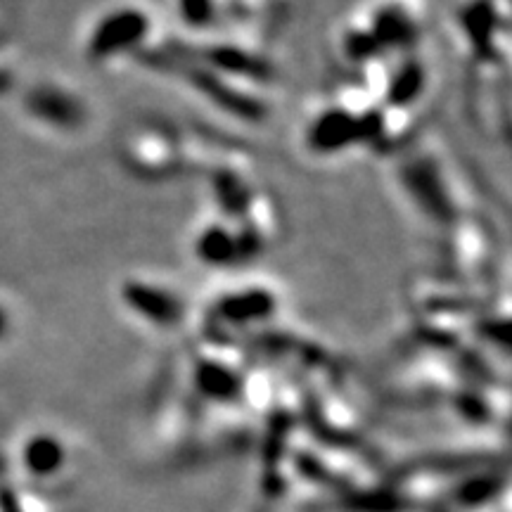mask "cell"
Wrapping results in <instances>:
<instances>
[{
	"label": "cell",
	"instance_id": "cell-1",
	"mask_svg": "<svg viewBox=\"0 0 512 512\" xmlns=\"http://www.w3.org/2000/svg\"><path fill=\"white\" fill-rule=\"evenodd\" d=\"M152 19L138 5H121L105 12L88 36V57L95 62L112 60L128 50H136L150 36Z\"/></svg>",
	"mask_w": 512,
	"mask_h": 512
},
{
	"label": "cell",
	"instance_id": "cell-2",
	"mask_svg": "<svg viewBox=\"0 0 512 512\" xmlns=\"http://www.w3.org/2000/svg\"><path fill=\"white\" fill-rule=\"evenodd\" d=\"M420 12L408 0H377L366 19L356 24L370 36L375 48H408L420 38Z\"/></svg>",
	"mask_w": 512,
	"mask_h": 512
},
{
	"label": "cell",
	"instance_id": "cell-3",
	"mask_svg": "<svg viewBox=\"0 0 512 512\" xmlns=\"http://www.w3.org/2000/svg\"><path fill=\"white\" fill-rule=\"evenodd\" d=\"M368 136L370 128L366 121L354 117V114L344 110V107H335V110H328L316 119V124H313L309 131V143L313 150L330 155V152L361 143V140H366Z\"/></svg>",
	"mask_w": 512,
	"mask_h": 512
},
{
	"label": "cell",
	"instance_id": "cell-4",
	"mask_svg": "<svg viewBox=\"0 0 512 512\" xmlns=\"http://www.w3.org/2000/svg\"><path fill=\"white\" fill-rule=\"evenodd\" d=\"M124 299L138 316L152 320L155 325H176L183 318V304L174 292L164 287L140 283V280H128L124 285Z\"/></svg>",
	"mask_w": 512,
	"mask_h": 512
},
{
	"label": "cell",
	"instance_id": "cell-5",
	"mask_svg": "<svg viewBox=\"0 0 512 512\" xmlns=\"http://www.w3.org/2000/svg\"><path fill=\"white\" fill-rule=\"evenodd\" d=\"M275 304L278 302H275L271 292L261 290V287H252V290H242L223 297L216 311H219L221 320H226L228 325H247L271 316Z\"/></svg>",
	"mask_w": 512,
	"mask_h": 512
},
{
	"label": "cell",
	"instance_id": "cell-6",
	"mask_svg": "<svg viewBox=\"0 0 512 512\" xmlns=\"http://www.w3.org/2000/svg\"><path fill=\"white\" fill-rule=\"evenodd\" d=\"M202 60L209 64V72L214 74H238V76H254V79H268L271 69L259 57L247 53V50L235 46H209L202 48Z\"/></svg>",
	"mask_w": 512,
	"mask_h": 512
},
{
	"label": "cell",
	"instance_id": "cell-7",
	"mask_svg": "<svg viewBox=\"0 0 512 512\" xmlns=\"http://www.w3.org/2000/svg\"><path fill=\"white\" fill-rule=\"evenodd\" d=\"M195 384L200 394L211 401H233L240 394V377L235 370L216 361H204L195 370Z\"/></svg>",
	"mask_w": 512,
	"mask_h": 512
},
{
	"label": "cell",
	"instance_id": "cell-8",
	"mask_svg": "<svg viewBox=\"0 0 512 512\" xmlns=\"http://www.w3.org/2000/svg\"><path fill=\"white\" fill-rule=\"evenodd\" d=\"M240 254V238L223 226H211L197 238V256L209 266L233 264Z\"/></svg>",
	"mask_w": 512,
	"mask_h": 512
},
{
	"label": "cell",
	"instance_id": "cell-9",
	"mask_svg": "<svg viewBox=\"0 0 512 512\" xmlns=\"http://www.w3.org/2000/svg\"><path fill=\"white\" fill-rule=\"evenodd\" d=\"M425 86V69L420 62H406L387 88V100L394 107H406L420 98Z\"/></svg>",
	"mask_w": 512,
	"mask_h": 512
},
{
	"label": "cell",
	"instance_id": "cell-10",
	"mask_svg": "<svg viewBox=\"0 0 512 512\" xmlns=\"http://www.w3.org/2000/svg\"><path fill=\"white\" fill-rule=\"evenodd\" d=\"M64 460H67L64 446L50 437L36 439L27 451V463L31 470L38 472V477H53V472L62 470Z\"/></svg>",
	"mask_w": 512,
	"mask_h": 512
},
{
	"label": "cell",
	"instance_id": "cell-11",
	"mask_svg": "<svg viewBox=\"0 0 512 512\" xmlns=\"http://www.w3.org/2000/svg\"><path fill=\"white\" fill-rule=\"evenodd\" d=\"M219 3L216 0H178V12L192 29H207L214 24Z\"/></svg>",
	"mask_w": 512,
	"mask_h": 512
}]
</instances>
